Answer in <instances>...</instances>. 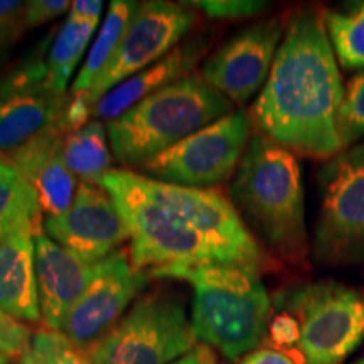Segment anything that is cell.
Returning <instances> with one entry per match:
<instances>
[{"mask_svg":"<svg viewBox=\"0 0 364 364\" xmlns=\"http://www.w3.org/2000/svg\"><path fill=\"white\" fill-rule=\"evenodd\" d=\"M223 364H228V363H223Z\"/></svg>","mask_w":364,"mask_h":364,"instance_id":"f35d334b","label":"cell"},{"mask_svg":"<svg viewBox=\"0 0 364 364\" xmlns=\"http://www.w3.org/2000/svg\"><path fill=\"white\" fill-rule=\"evenodd\" d=\"M43 221L22 223L0 236V311L19 322L41 321L36 277V231Z\"/></svg>","mask_w":364,"mask_h":364,"instance_id":"9a60e30c","label":"cell"},{"mask_svg":"<svg viewBox=\"0 0 364 364\" xmlns=\"http://www.w3.org/2000/svg\"><path fill=\"white\" fill-rule=\"evenodd\" d=\"M147 273L136 268L127 252L98 262L97 275L68 316L61 332L81 348H90L125 316L147 285Z\"/></svg>","mask_w":364,"mask_h":364,"instance_id":"7c38bea8","label":"cell"},{"mask_svg":"<svg viewBox=\"0 0 364 364\" xmlns=\"http://www.w3.org/2000/svg\"><path fill=\"white\" fill-rule=\"evenodd\" d=\"M68 95L53 91L0 93V161L11 162L22 150L54 132H63Z\"/></svg>","mask_w":364,"mask_h":364,"instance_id":"2e32d148","label":"cell"},{"mask_svg":"<svg viewBox=\"0 0 364 364\" xmlns=\"http://www.w3.org/2000/svg\"><path fill=\"white\" fill-rule=\"evenodd\" d=\"M233 112L235 105L225 95L203 76L189 75L108 122V142L118 162L142 167L186 136Z\"/></svg>","mask_w":364,"mask_h":364,"instance_id":"5b68a950","label":"cell"},{"mask_svg":"<svg viewBox=\"0 0 364 364\" xmlns=\"http://www.w3.org/2000/svg\"><path fill=\"white\" fill-rule=\"evenodd\" d=\"M102 11H103L102 0H76V2H71V9L70 12H68V16L73 17V19L95 22V24H98Z\"/></svg>","mask_w":364,"mask_h":364,"instance_id":"d6a6232c","label":"cell"},{"mask_svg":"<svg viewBox=\"0 0 364 364\" xmlns=\"http://www.w3.org/2000/svg\"><path fill=\"white\" fill-rule=\"evenodd\" d=\"M265 341L268 343V348L287 353L297 364H306L304 356L297 349L300 343V324L292 314L282 311L277 316H273L270 318V324H268Z\"/></svg>","mask_w":364,"mask_h":364,"instance_id":"4316f807","label":"cell"},{"mask_svg":"<svg viewBox=\"0 0 364 364\" xmlns=\"http://www.w3.org/2000/svg\"><path fill=\"white\" fill-rule=\"evenodd\" d=\"M136 2L129 0H112L102 27L95 38L91 49L86 54V59L81 70L73 81L71 93H90L97 81L107 71L108 65L115 56L118 44L124 38L127 26L134 16Z\"/></svg>","mask_w":364,"mask_h":364,"instance_id":"ffe728a7","label":"cell"},{"mask_svg":"<svg viewBox=\"0 0 364 364\" xmlns=\"http://www.w3.org/2000/svg\"><path fill=\"white\" fill-rule=\"evenodd\" d=\"M252 132L250 112L236 110L150 159L140 167V174L184 188H218L233 179Z\"/></svg>","mask_w":364,"mask_h":364,"instance_id":"9c48e42d","label":"cell"},{"mask_svg":"<svg viewBox=\"0 0 364 364\" xmlns=\"http://www.w3.org/2000/svg\"><path fill=\"white\" fill-rule=\"evenodd\" d=\"M93 105H91L86 93H71L66 98L65 110H63V132L65 136L73 132H78L90 124L93 115Z\"/></svg>","mask_w":364,"mask_h":364,"instance_id":"f1b7e54d","label":"cell"},{"mask_svg":"<svg viewBox=\"0 0 364 364\" xmlns=\"http://www.w3.org/2000/svg\"><path fill=\"white\" fill-rule=\"evenodd\" d=\"M208 48L209 39L204 36L181 43L167 56L103 95L95 105L93 115L107 122L124 115L129 108L142 102L144 98L189 76L204 58Z\"/></svg>","mask_w":364,"mask_h":364,"instance_id":"e0dca14e","label":"cell"},{"mask_svg":"<svg viewBox=\"0 0 364 364\" xmlns=\"http://www.w3.org/2000/svg\"><path fill=\"white\" fill-rule=\"evenodd\" d=\"M98 24L73 19L68 16L48 53L49 90L54 95H66V88L88 48Z\"/></svg>","mask_w":364,"mask_h":364,"instance_id":"44dd1931","label":"cell"},{"mask_svg":"<svg viewBox=\"0 0 364 364\" xmlns=\"http://www.w3.org/2000/svg\"><path fill=\"white\" fill-rule=\"evenodd\" d=\"M0 83H2V78H0Z\"/></svg>","mask_w":364,"mask_h":364,"instance_id":"74e56055","label":"cell"},{"mask_svg":"<svg viewBox=\"0 0 364 364\" xmlns=\"http://www.w3.org/2000/svg\"><path fill=\"white\" fill-rule=\"evenodd\" d=\"M31 329L24 322L9 317L0 311V354L7 358H22L29 348Z\"/></svg>","mask_w":364,"mask_h":364,"instance_id":"83f0119b","label":"cell"},{"mask_svg":"<svg viewBox=\"0 0 364 364\" xmlns=\"http://www.w3.org/2000/svg\"><path fill=\"white\" fill-rule=\"evenodd\" d=\"M102 122L91 120L63 140V159L81 184L102 186L105 176L113 171V152Z\"/></svg>","mask_w":364,"mask_h":364,"instance_id":"d6986e66","label":"cell"},{"mask_svg":"<svg viewBox=\"0 0 364 364\" xmlns=\"http://www.w3.org/2000/svg\"><path fill=\"white\" fill-rule=\"evenodd\" d=\"M321 206L312 253L318 265L364 263V140L344 149L318 172Z\"/></svg>","mask_w":364,"mask_h":364,"instance_id":"ba28073f","label":"cell"},{"mask_svg":"<svg viewBox=\"0 0 364 364\" xmlns=\"http://www.w3.org/2000/svg\"><path fill=\"white\" fill-rule=\"evenodd\" d=\"M194 22V9L184 2L147 0L136 4L112 63L93 90L86 93L91 105L95 107L115 86L167 56L193 29Z\"/></svg>","mask_w":364,"mask_h":364,"instance_id":"30bf717a","label":"cell"},{"mask_svg":"<svg viewBox=\"0 0 364 364\" xmlns=\"http://www.w3.org/2000/svg\"><path fill=\"white\" fill-rule=\"evenodd\" d=\"M344 85L324 16L302 9L287 21L268 80L250 110L257 134L295 156L329 161L343 152L338 112Z\"/></svg>","mask_w":364,"mask_h":364,"instance_id":"7a4b0ae2","label":"cell"},{"mask_svg":"<svg viewBox=\"0 0 364 364\" xmlns=\"http://www.w3.org/2000/svg\"><path fill=\"white\" fill-rule=\"evenodd\" d=\"M102 188L129 226L140 270L240 265L265 273L279 265L220 188H184L124 169L108 172Z\"/></svg>","mask_w":364,"mask_h":364,"instance_id":"6da1fadb","label":"cell"},{"mask_svg":"<svg viewBox=\"0 0 364 364\" xmlns=\"http://www.w3.org/2000/svg\"><path fill=\"white\" fill-rule=\"evenodd\" d=\"M275 304L299 321L306 364H343L364 343L363 289L314 282L277 294Z\"/></svg>","mask_w":364,"mask_h":364,"instance_id":"52a82bcc","label":"cell"},{"mask_svg":"<svg viewBox=\"0 0 364 364\" xmlns=\"http://www.w3.org/2000/svg\"><path fill=\"white\" fill-rule=\"evenodd\" d=\"M14 41L16 39H11V38H0V61H2L4 54H6L9 49H11V46L14 44Z\"/></svg>","mask_w":364,"mask_h":364,"instance_id":"e575fe53","label":"cell"},{"mask_svg":"<svg viewBox=\"0 0 364 364\" xmlns=\"http://www.w3.org/2000/svg\"><path fill=\"white\" fill-rule=\"evenodd\" d=\"M338 130L344 149L364 140V70L351 76L344 86L338 112Z\"/></svg>","mask_w":364,"mask_h":364,"instance_id":"d4e9b609","label":"cell"},{"mask_svg":"<svg viewBox=\"0 0 364 364\" xmlns=\"http://www.w3.org/2000/svg\"><path fill=\"white\" fill-rule=\"evenodd\" d=\"M70 9L71 2L68 0H31V2H26V29H34L46 22L58 19L63 14L70 12Z\"/></svg>","mask_w":364,"mask_h":364,"instance_id":"f546056e","label":"cell"},{"mask_svg":"<svg viewBox=\"0 0 364 364\" xmlns=\"http://www.w3.org/2000/svg\"><path fill=\"white\" fill-rule=\"evenodd\" d=\"M351 364H364V356H363V358H359L358 361H354V363H351Z\"/></svg>","mask_w":364,"mask_h":364,"instance_id":"8d00e7d4","label":"cell"},{"mask_svg":"<svg viewBox=\"0 0 364 364\" xmlns=\"http://www.w3.org/2000/svg\"><path fill=\"white\" fill-rule=\"evenodd\" d=\"M194 11L206 14L209 19L236 21L250 19L260 16L268 9V2L263 0H198V2H184Z\"/></svg>","mask_w":364,"mask_h":364,"instance_id":"484cf974","label":"cell"},{"mask_svg":"<svg viewBox=\"0 0 364 364\" xmlns=\"http://www.w3.org/2000/svg\"><path fill=\"white\" fill-rule=\"evenodd\" d=\"M228 198L277 262L289 265L307 262L306 194L294 152L255 134L230 182Z\"/></svg>","mask_w":364,"mask_h":364,"instance_id":"3957f363","label":"cell"},{"mask_svg":"<svg viewBox=\"0 0 364 364\" xmlns=\"http://www.w3.org/2000/svg\"><path fill=\"white\" fill-rule=\"evenodd\" d=\"M240 364H297L287 353L272 348H260L240 359Z\"/></svg>","mask_w":364,"mask_h":364,"instance_id":"1f68e13d","label":"cell"},{"mask_svg":"<svg viewBox=\"0 0 364 364\" xmlns=\"http://www.w3.org/2000/svg\"><path fill=\"white\" fill-rule=\"evenodd\" d=\"M26 2L0 0V38L17 39L26 29Z\"/></svg>","mask_w":364,"mask_h":364,"instance_id":"4dcf8cb0","label":"cell"},{"mask_svg":"<svg viewBox=\"0 0 364 364\" xmlns=\"http://www.w3.org/2000/svg\"><path fill=\"white\" fill-rule=\"evenodd\" d=\"M63 140L65 135L54 132L22 150L9 162L33 186L41 211L46 213V216L66 213L80 188L78 179L63 159Z\"/></svg>","mask_w":364,"mask_h":364,"instance_id":"ac0fdd59","label":"cell"},{"mask_svg":"<svg viewBox=\"0 0 364 364\" xmlns=\"http://www.w3.org/2000/svg\"><path fill=\"white\" fill-rule=\"evenodd\" d=\"M21 364H24V363H21Z\"/></svg>","mask_w":364,"mask_h":364,"instance_id":"ab89813d","label":"cell"},{"mask_svg":"<svg viewBox=\"0 0 364 364\" xmlns=\"http://www.w3.org/2000/svg\"><path fill=\"white\" fill-rule=\"evenodd\" d=\"M324 24L332 51L344 70H364V2L351 12L327 11Z\"/></svg>","mask_w":364,"mask_h":364,"instance_id":"603a6c76","label":"cell"},{"mask_svg":"<svg viewBox=\"0 0 364 364\" xmlns=\"http://www.w3.org/2000/svg\"><path fill=\"white\" fill-rule=\"evenodd\" d=\"M149 275L193 287L196 338L230 361L255 351L267 338L272 302L262 273L240 265L162 268Z\"/></svg>","mask_w":364,"mask_h":364,"instance_id":"277c9868","label":"cell"},{"mask_svg":"<svg viewBox=\"0 0 364 364\" xmlns=\"http://www.w3.org/2000/svg\"><path fill=\"white\" fill-rule=\"evenodd\" d=\"M284 33L277 17L245 27L204 61L203 80L233 105H245L265 86Z\"/></svg>","mask_w":364,"mask_h":364,"instance_id":"8fae6325","label":"cell"},{"mask_svg":"<svg viewBox=\"0 0 364 364\" xmlns=\"http://www.w3.org/2000/svg\"><path fill=\"white\" fill-rule=\"evenodd\" d=\"M9 361H11V358L4 356V354H0V364H9Z\"/></svg>","mask_w":364,"mask_h":364,"instance_id":"d590c367","label":"cell"},{"mask_svg":"<svg viewBox=\"0 0 364 364\" xmlns=\"http://www.w3.org/2000/svg\"><path fill=\"white\" fill-rule=\"evenodd\" d=\"M38 194L16 167L0 161V236L22 223L43 221Z\"/></svg>","mask_w":364,"mask_h":364,"instance_id":"7402d4cb","label":"cell"},{"mask_svg":"<svg viewBox=\"0 0 364 364\" xmlns=\"http://www.w3.org/2000/svg\"><path fill=\"white\" fill-rule=\"evenodd\" d=\"M36 277H38L43 327L61 331L73 307L83 297L98 263H86L53 241L44 230L36 231Z\"/></svg>","mask_w":364,"mask_h":364,"instance_id":"5bb4252c","label":"cell"},{"mask_svg":"<svg viewBox=\"0 0 364 364\" xmlns=\"http://www.w3.org/2000/svg\"><path fill=\"white\" fill-rule=\"evenodd\" d=\"M198 346L181 297L142 294L130 311L88 349L95 364H171Z\"/></svg>","mask_w":364,"mask_h":364,"instance_id":"8992f818","label":"cell"},{"mask_svg":"<svg viewBox=\"0 0 364 364\" xmlns=\"http://www.w3.org/2000/svg\"><path fill=\"white\" fill-rule=\"evenodd\" d=\"M24 364H95L88 349L75 344L61 331L41 327L21 358Z\"/></svg>","mask_w":364,"mask_h":364,"instance_id":"cb8c5ba5","label":"cell"},{"mask_svg":"<svg viewBox=\"0 0 364 364\" xmlns=\"http://www.w3.org/2000/svg\"><path fill=\"white\" fill-rule=\"evenodd\" d=\"M171 364H218V358L211 346L198 344L188 354H184Z\"/></svg>","mask_w":364,"mask_h":364,"instance_id":"836d02e7","label":"cell"},{"mask_svg":"<svg viewBox=\"0 0 364 364\" xmlns=\"http://www.w3.org/2000/svg\"><path fill=\"white\" fill-rule=\"evenodd\" d=\"M43 230L86 263H98L130 240V230L112 196L102 186L81 184L66 213L46 216Z\"/></svg>","mask_w":364,"mask_h":364,"instance_id":"4fadbf2b","label":"cell"}]
</instances>
